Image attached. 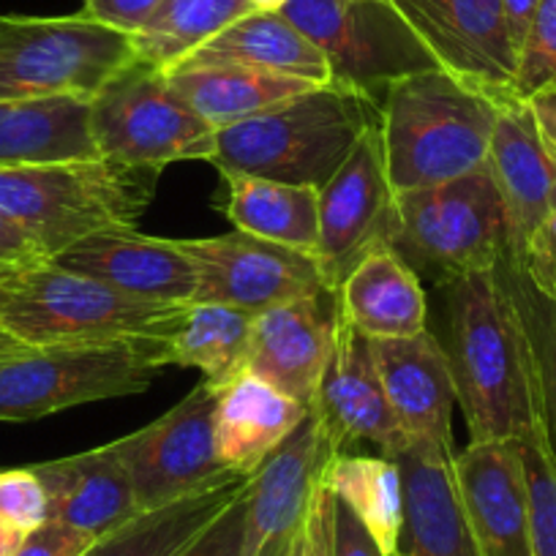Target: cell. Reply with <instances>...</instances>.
I'll list each match as a JSON object with an SVG mask.
<instances>
[{
    "mask_svg": "<svg viewBox=\"0 0 556 556\" xmlns=\"http://www.w3.org/2000/svg\"><path fill=\"white\" fill-rule=\"evenodd\" d=\"M453 456L456 453L415 442L395 458L404 491L401 554L483 556L464 516Z\"/></svg>",
    "mask_w": 556,
    "mask_h": 556,
    "instance_id": "obj_22",
    "label": "cell"
},
{
    "mask_svg": "<svg viewBox=\"0 0 556 556\" xmlns=\"http://www.w3.org/2000/svg\"><path fill=\"white\" fill-rule=\"evenodd\" d=\"M278 12L323 52L336 85L379 101L399 79L440 68L393 0H287Z\"/></svg>",
    "mask_w": 556,
    "mask_h": 556,
    "instance_id": "obj_10",
    "label": "cell"
},
{
    "mask_svg": "<svg viewBox=\"0 0 556 556\" xmlns=\"http://www.w3.org/2000/svg\"><path fill=\"white\" fill-rule=\"evenodd\" d=\"M167 366V341L20 346L0 355V420L23 424L90 401L146 393Z\"/></svg>",
    "mask_w": 556,
    "mask_h": 556,
    "instance_id": "obj_6",
    "label": "cell"
},
{
    "mask_svg": "<svg viewBox=\"0 0 556 556\" xmlns=\"http://www.w3.org/2000/svg\"><path fill=\"white\" fill-rule=\"evenodd\" d=\"M186 308L123 295L52 260L0 265V328L25 346L169 341Z\"/></svg>",
    "mask_w": 556,
    "mask_h": 556,
    "instance_id": "obj_4",
    "label": "cell"
},
{
    "mask_svg": "<svg viewBox=\"0 0 556 556\" xmlns=\"http://www.w3.org/2000/svg\"><path fill=\"white\" fill-rule=\"evenodd\" d=\"M333 513H336V494L328 489V483L319 489L314 500L312 513L306 518L298 545L290 556H333Z\"/></svg>",
    "mask_w": 556,
    "mask_h": 556,
    "instance_id": "obj_42",
    "label": "cell"
},
{
    "mask_svg": "<svg viewBox=\"0 0 556 556\" xmlns=\"http://www.w3.org/2000/svg\"><path fill=\"white\" fill-rule=\"evenodd\" d=\"M502 104L442 68L390 85L379 101V139L395 194L451 184L483 169Z\"/></svg>",
    "mask_w": 556,
    "mask_h": 556,
    "instance_id": "obj_3",
    "label": "cell"
},
{
    "mask_svg": "<svg viewBox=\"0 0 556 556\" xmlns=\"http://www.w3.org/2000/svg\"><path fill=\"white\" fill-rule=\"evenodd\" d=\"M521 442L532 505V556H556V458L538 420Z\"/></svg>",
    "mask_w": 556,
    "mask_h": 556,
    "instance_id": "obj_35",
    "label": "cell"
},
{
    "mask_svg": "<svg viewBox=\"0 0 556 556\" xmlns=\"http://www.w3.org/2000/svg\"><path fill=\"white\" fill-rule=\"evenodd\" d=\"M227 184L224 213L235 229L317 254L319 189L278 184L251 175H222Z\"/></svg>",
    "mask_w": 556,
    "mask_h": 556,
    "instance_id": "obj_30",
    "label": "cell"
},
{
    "mask_svg": "<svg viewBox=\"0 0 556 556\" xmlns=\"http://www.w3.org/2000/svg\"><path fill=\"white\" fill-rule=\"evenodd\" d=\"M50 518V502L34 467L0 472V521L28 534Z\"/></svg>",
    "mask_w": 556,
    "mask_h": 556,
    "instance_id": "obj_37",
    "label": "cell"
},
{
    "mask_svg": "<svg viewBox=\"0 0 556 556\" xmlns=\"http://www.w3.org/2000/svg\"><path fill=\"white\" fill-rule=\"evenodd\" d=\"M200 270L194 303H222L249 314L323 295L325 278L314 254L249 232L180 240Z\"/></svg>",
    "mask_w": 556,
    "mask_h": 556,
    "instance_id": "obj_12",
    "label": "cell"
},
{
    "mask_svg": "<svg viewBox=\"0 0 556 556\" xmlns=\"http://www.w3.org/2000/svg\"><path fill=\"white\" fill-rule=\"evenodd\" d=\"M101 159L85 96L0 101V169Z\"/></svg>",
    "mask_w": 556,
    "mask_h": 556,
    "instance_id": "obj_24",
    "label": "cell"
},
{
    "mask_svg": "<svg viewBox=\"0 0 556 556\" xmlns=\"http://www.w3.org/2000/svg\"><path fill=\"white\" fill-rule=\"evenodd\" d=\"M134 61V36L93 23L85 14L0 17V101L45 96L93 99Z\"/></svg>",
    "mask_w": 556,
    "mask_h": 556,
    "instance_id": "obj_8",
    "label": "cell"
},
{
    "mask_svg": "<svg viewBox=\"0 0 556 556\" xmlns=\"http://www.w3.org/2000/svg\"><path fill=\"white\" fill-rule=\"evenodd\" d=\"M545 88H556V0H540L518 52V99L527 101Z\"/></svg>",
    "mask_w": 556,
    "mask_h": 556,
    "instance_id": "obj_36",
    "label": "cell"
},
{
    "mask_svg": "<svg viewBox=\"0 0 556 556\" xmlns=\"http://www.w3.org/2000/svg\"><path fill=\"white\" fill-rule=\"evenodd\" d=\"M162 0H83V12L93 23L115 28L121 34H139V28L151 20Z\"/></svg>",
    "mask_w": 556,
    "mask_h": 556,
    "instance_id": "obj_41",
    "label": "cell"
},
{
    "mask_svg": "<svg viewBox=\"0 0 556 556\" xmlns=\"http://www.w3.org/2000/svg\"><path fill=\"white\" fill-rule=\"evenodd\" d=\"M249 12V0H162L134 34V50L139 61L167 72Z\"/></svg>",
    "mask_w": 556,
    "mask_h": 556,
    "instance_id": "obj_33",
    "label": "cell"
},
{
    "mask_svg": "<svg viewBox=\"0 0 556 556\" xmlns=\"http://www.w3.org/2000/svg\"><path fill=\"white\" fill-rule=\"evenodd\" d=\"M442 72L500 101L518 99V50L502 0H393Z\"/></svg>",
    "mask_w": 556,
    "mask_h": 556,
    "instance_id": "obj_15",
    "label": "cell"
},
{
    "mask_svg": "<svg viewBox=\"0 0 556 556\" xmlns=\"http://www.w3.org/2000/svg\"><path fill=\"white\" fill-rule=\"evenodd\" d=\"M245 491L180 556H243Z\"/></svg>",
    "mask_w": 556,
    "mask_h": 556,
    "instance_id": "obj_39",
    "label": "cell"
},
{
    "mask_svg": "<svg viewBox=\"0 0 556 556\" xmlns=\"http://www.w3.org/2000/svg\"><path fill=\"white\" fill-rule=\"evenodd\" d=\"M254 317L222 303H191L167 341L169 366L197 368L207 382L224 388L245 374Z\"/></svg>",
    "mask_w": 556,
    "mask_h": 556,
    "instance_id": "obj_31",
    "label": "cell"
},
{
    "mask_svg": "<svg viewBox=\"0 0 556 556\" xmlns=\"http://www.w3.org/2000/svg\"><path fill=\"white\" fill-rule=\"evenodd\" d=\"M251 485V475L238 472L224 483L173 502L159 510L134 516L101 538L85 556H180L238 496Z\"/></svg>",
    "mask_w": 556,
    "mask_h": 556,
    "instance_id": "obj_29",
    "label": "cell"
},
{
    "mask_svg": "<svg viewBox=\"0 0 556 556\" xmlns=\"http://www.w3.org/2000/svg\"><path fill=\"white\" fill-rule=\"evenodd\" d=\"M25 534L17 532L14 527H9L7 521H0V556H14V551L20 548Z\"/></svg>",
    "mask_w": 556,
    "mask_h": 556,
    "instance_id": "obj_47",
    "label": "cell"
},
{
    "mask_svg": "<svg viewBox=\"0 0 556 556\" xmlns=\"http://www.w3.org/2000/svg\"><path fill=\"white\" fill-rule=\"evenodd\" d=\"M218 395L222 388L202 379L167 415L121 437L139 513L167 507L238 475L216 451Z\"/></svg>",
    "mask_w": 556,
    "mask_h": 556,
    "instance_id": "obj_11",
    "label": "cell"
},
{
    "mask_svg": "<svg viewBox=\"0 0 556 556\" xmlns=\"http://www.w3.org/2000/svg\"><path fill=\"white\" fill-rule=\"evenodd\" d=\"M502 3H505L507 28H510L513 45H516V50L521 52L523 36H527L529 23H532L534 9H538L540 0H502Z\"/></svg>",
    "mask_w": 556,
    "mask_h": 556,
    "instance_id": "obj_46",
    "label": "cell"
},
{
    "mask_svg": "<svg viewBox=\"0 0 556 556\" xmlns=\"http://www.w3.org/2000/svg\"><path fill=\"white\" fill-rule=\"evenodd\" d=\"M336 295L303 298L256 314L245 371L312 409L333 352Z\"/></svg>",
    "mask_w": 556,
    "mask_h": 556,
    "instance_id": "obj_19",
    "label": "cell"
},
{
    "mask_svg": "<svg viewBox=\"0 0 556 556\" xmlns=\"http://www.w3.org/2000/svg\"><path fill=\"white\" fill-rule=\"evenodd\" d=\"M312 412L339 453H352V447L368 442L379 447L384 458H399L412 445L388 404L371 341L346 323L341 308L336 317L333 352Z\"/></svg>",
    "mask_w": 556,
    "mask_h": 556,
    "instance_id": "obj_16",
    "label": "cell"
},
{
    "mask_svg": "<svg viewBox=\"0 0 556 556\" xmlns=\"http://www.w3.org/2000/svg\"><path fill=\"white\" fill-rule=\"evenodd\" d=\"M384 395L406 440L456 453L453 388L445 346L431 330L409 339H368Z\"/></svg>",
    "mask_w": 556,
    "mask_h": 556,
    "instance_id": "obj_21",
    "label": "cell"
},
{
    "mask_svg": "<svg viewBox=\"0 0 556 556\" xmlns=\"http://www.w3.org/2000/svg\"><path fill=\"white\" fill-rule=\"evenodd\" d=\"M52 262L139 301L191 306L200 290V270L184 243L142 235L137 227L90 235Z\"/></svg>",
    "mask_w": 556,
    "mask_h": 556,
    "instance_id": "obj_18",
    "label": "cell"
},
{
    "mask_svg": "<svg viewBox=\"0 0 556 556\" xmlns=\"http://www.w3.org/2000/svg\"><path fill=\"white\" fill-rule=\"evenodd\" d=\"M390 249L434 285H453L472 273L494 270L507 249V222L489 169L395 194Z\"/></svg>",
    "mask_w": 556,
    "mask_h": 556,
    "instance_id": "obj_7",
    "label": "cell"
},
{
    "mask_svg": "<svg viewBox=\"0 0 556 556\" xmlns=\"http://www.w3.org/2000/svg\"><path fill=\"white\" fill-rule=\"evenodd\" d=\"M180 63H235L312 85L333 83L323 52L281 12H249Z\"/></svg>",
    "mask_w": 556,
    "mask_h": 556,
    "instance_id": "obj_27",
    "label": "cell"
},
{
    "mask_svg": "<svg viewBox=\"0 0 556 556\" xmlns=\"http://www.w3.org/2000/svg\"><path fill=\"white\" fill-rule=\"evenodd\" d=\"M341 456L319 417L303 424L251 475L243 556H290L333 458Z\"/></svg>",
    "mask_w": 556,
    "mask_h": 556,
    "instance_id": "obj_14",
    "label": "cell"
},
{
    "mask_svg": "<svg viewBox=\"0 0 556 556\" xmlns=\"http://www.w3.org/2000/svg\"><path fill=\"white\" fill-rule=\"evenodd\" d=\"M101 159L159 169L175 162H211L216 128L169 85L164 68L134 61L90 99Z\"/></svg>",
    "mask_w": 556,
    "mask_h": 556,
    "instance_id": "obj_9",
    "label": "cell"
},
{
    "mask_svg": "<svg viewBox=\"0 0 556 556\" xmlns=\"http://www.w3.org/2000/svg\"><path fill=\"white\" fill-rule=\"evenodd\" d=\"M374 96L344 85H317L270 110L216 131L211 164L222 175L325 189L368 128L379 126Z\"/></svg>",
    "mask_w": 556,
    "mask_h": 556,
    "instance_id": "obj_2",
    "label": "cell"
},
{
    "mask_svg": "<svg viewBox=\"0 0 556 556\" xmlns=\"http://www.w3.org/2000/svg\"><path fill=\"white\" fill-rule=\"evenodd\" d=\"M99 540L77 527L47 518L41 527L30 529L14 556H85Z\"/></svg>",
    "mask_w": 556,
    "mask_h": 556,
    "instance_id": "obj_40",
    "label": "cell"
},
{
    "mask_svg": "<svg viewBox=\"0 0 556 556\" xmlns=\"http://www.w3.org/2000/svg\"><path fill=\"white\" fill-rule=\"evenodd\" d=\"M395 232V191L388 180L379 126L368 128L344 167L319 189V249L314 254L330 295L357 262Z\"/></svg>",
    "mask_w": 556,
    "mask_h": 556,
    "instance_id": "obj_13",
    "label": "cell"
},
{
    "mask_svg": "<svg viewBox=\"0 0 556 556\" xmlns=\"http://www.w3.org/2000/svg\"><path fill=\"white\" fill-rule=\"evenodd\" d=\"M20 346H25V344H20V341H14L12 336L7 333V330L0 328V355H9V352H17Z\"/></svg>",
    "mask_w": 556,
    "mask_h": 556,
    "instance_id": "obj_49",
    "label": "cell"
},
{
    "mask_svg": "<svg viewBox=\"0 0 556 556\" xmlns=\"http://www.w3.org/2000/svg\"><path fill=\"white\" fill-rule=\"evenodd\" d=\"M308 415L254 374H240L224 384L216 409V451L235 472L254 475L256 467L276 451Z\"/></svg>",
    "mask_w": 556,
    "mask_h": 556,
    "instance_id": "obj_26",
    "label": "cell"
},
{
    "mask_svg": "<svg viewBox=\"0 0 556 556\" xmlns=\"http://www.w3.org/2000/svg\"><path fill=\"white\" fill-rule=\"evenodd\" d=\"M167 79L216 131L317 88L303 79L235 63H178L167 68Z\"/></svg>",
    "mask_w": 556,
    "mask_h": 556,
    "instance_id": "obj_28",
    "label": "cell"
},
{
    "mask_svg": "<svg viewBox=\"0 0 556 556\" xmlns=\"http://www.w3.org/2000/svg\"><path fill=\"white\" fill-rule=\"evenodd\" d=\"M513 260L529 285L556 303V211L529 235L523 251Z\"/></svg>",
    "mask_w": 556,
    "mask_h": 556,
    "instance_id": "obj_38",
    "label": "cell"
},
{
    "mask_svg": "<svg viewBox=\"0 0 556 556\" xmlns=\"http://www.w3.org/2000/svg\"><path fill=\"white\" fill-rule=\"evenodd\" d=\"M500 270L505 276L507 287H510V295L516 301L518 314H521L523 330H527L540 424H543L551 453L556 458V303L540 295L529 285L527 276H523L521 267L516 265L510 254H505V260L500 262Z\"/></svg>",
    "mask_w": 556,
    "mask_h": 556,
    "instance_id": "obj_34",
    "label": "cell"
},
{
    "mask_svg": "<svg viewBox=\"0 0 556 556\" xmlns=\"http://www.w3.org/2000/svg\"><path fill=\"white\" fill-rule=\"evenodd\" d=\"M47 260L39 245L17 227L9 216L0 213V265H14V262Z\"/></svg>",
    "mask_w": 556,
    "mask_h": 556,
    "instance_id": "obj_44",
    "label": "cell"
},
{
    "mask_svg": "<svg viewBox=\"0 0 556 556\" xmlns=\"http://www.w3.org/2000/svg\"><path fill=\"white\" fill-rule=\"evenodd\" d=\"M485 169L505 207L507 254L518 256L529 235L556 211V156L529 101L510 99L500 106Z\"/></svg>",
    "mask_w": 556,
    "mask_h": 556,
    "instance_id": "obj_20",
    "label": "cell"
},
{
    "mask_svg": "<svg viewBox=\"0 0 556 556\" xmlns=\"http://www.w3.org/2000/svg\"><path fill=\"white\" fill-rule=\"evenodd\" d=\"M254 12H278L287 0H249Z\"/></svg>",
    "mask_w": 556,
    "mask_h": 556,
    "instance_id": "obj_48",
    "label": "cell"
},
{
    "mask_svg": "<svg viewBox=\"0 0 556 556\" xmlns=\"http://www.w3.org/2000/svg\"><path fill=\"white\" fill-rule=\"evenodd\" d=\"M333 556H388L355 513L339 500L333 513Z\"/></svg>",
    "mask_w": 556,
    "mask_h": 556,
    "instance_id": "obj_43",
    "label": "cell"
},
{
    "mask_svg": "<svg viewBox=\"0 0 556 556\" xmlns=\"http://www.w3.org/2000/svg\"><path fill=\"white\" fill-rule=\"evenodd\" d=\"M458 496L483 556H532V505L521 442H469L453 456Z\"/></svg>",
    "mask_w": 556,
    "mask_h": 556,
    "instance_id": "obj_17",
    "label": "cell"
},
{
    "mask_svg": "<svg viewBox=\"0 0 556 556\" xmlns=\"http://www.w3.org/2000/svg\"><path fill=\"white\" fill-rule=\"evenodd\" d=\"M34 472L47 491L50 518L83 529L96 540L139 516L121 440L77 456L36 464Z\"/></svg>",
    "mask_w": 556,
    "mask_h": 556,
    "instance_id": "obj_23",
    "label": "cell"
},
{
    "mask_svg": "<svg viewBox=\"0 0 556 556\" xmlns=\"http://www.w3.org/2000/svg\"><path fill=\"white\" fill-rule=\"evenodd\" d=\"M393 556H406V554H401V551H399V554H393Z\"/></svg>",
    "mask_w": 556,
    "mask_h": 556,
    "instance_id": "obj_50",
    "label": "cell"
},
{
    "mask_svg": "<svg viewBox=\"0 0 556 556\" xmlns=\"http://www.w3.org/2000/svg\"><path fill=\"white\" fill-rule=\"evenodd\" d=\"M336 301L346 323L366 339H409L429 330L420 276L390 245H379L357 262Z\"/></svg>",
    "mask_w": 556,
    "mask_h": 556,
    "instance_id": "obj_25",
    "label": "cell"
},
{
    "mask_svg": "<svg viewBox=\"0 0 556 556\" xmlns=\"http://www.w3.org/2000/svg\"><path fill=\"white\" fill-rule=\"evenodd\" d=\"M325 483L371 532L388 556L399 554L404 529V491L395 458L341 453L328 467Z\"/></svg>",
    "mask_w": 556,
    "mask_h": 556,
    "instance_id": "obj_32",
    "label": "cell"
},
{
    "mask_svg": "<svg viewBox=\"0 0 556 556\" xmlns=\"http://www.w3.org/2000/svg\"><path fill=\"white\" fill-rule=\"evenodd\" d=\"M527 101L532 106L534 117H538V126L543 131L545 142H548V148L556 156V88L540 90V93H534Z\"/></svg>",
    "mask_w": 556,
    "mask_h": 556,
    "instance_id": "obj_45",
    "label": "cell"
},
{
    "mask_svg": "<svg viewBox=\"0 0 556 556\" xmlns=\"http://www.w3.org/2000/svg\"><path fill=\"white\" fill-rule=\"evenodd\" d=\"M447 290V344L456 404L472 442L523 440L538 426L532 352L500 265Z\"/></svg>",
    "mask_w": 556,
    "mask_h": 556,
    "instance_id": "obj_1",
    "label": "cell"
},
{
    "mask_svg": "<svg viewBox=\"0 0 556 556\" xmlns=\"http://www.w3.org/2000/svg\"><path fill=\"white\" fill-rule=\"evenodd\" d=\"M159 175L110 159L0 169V213L52 260L96 232L137 227L156 197Z\"/></svg>",
    "mask_w": 556,
    "mask_h": 556,
    "instance_id": "obj_5",
    "label": "cell"
}]
</instances>
